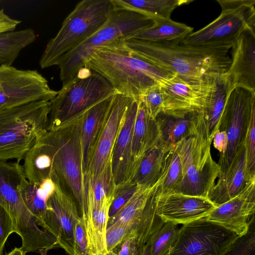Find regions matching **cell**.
<instances>
[{"mask_svg":"<svg viewBox=\"0 0 255 255\" xmlns=\"http://www.w3.org/2000/svg\"><path fill=\"white\" fill-rule=\"evenodd\" d=\"M84 67L103 76L116 93L136 100L148 89L175 75L133 53L126 46L125 38L101 47L89 58Z\"/></svg>","mask_w":255,"mask_h":255,"instance_id":"1","label":"cell"},{"mask_svg":"<svg viewBox=\"0 0 255 255\" xmlns=\"http://www.w3.org/2000/svg\"><path fill=\"white\" fill-rule=\"evenodd\" d=\"M133 53L173 74L200 79L224 74L231 64L227 46H193L180 42H152L125 39Z\"/></svg>","mask_w":255,"mask_h":255,"instance_id":"2","label":"cell"},{"mask_svg":"<svg viewBox=\"0 0 255 255\" xmlns=\"http://www.w3.org/2000/svg\"><path fill=\"white\" fill-rule=\"evenodd\" d=\"M212 142L202 112L194 114L188 134L174 145L183 173L178 193L208 198L221 172L211 155Z\"/></svg>","mask_w":255,"mask_h":255,"instance_id":"3","label":"cell"},{"mask_svg":"<svg viewBox=\"0 0 255 255\" xmlns=\"http://www.w3.org/2000/svg\"><path fill=\"white\" fill-rule=\"evenodd\" d=\"M82 115L56 130L46 131L40 138L49 148L54 171L60 179L65 180L72 192L85 226L88 219V205L83 172Z\"/></svg>","mask_w":255,"mask_h":255,"instance_id":"4","label":"cell"},{"mask_svg":"<svg viewBox=\"0 0 255 255\" xmlns=\"http://www.w3.org/2000/svg\"><path fill=\"white\" fill-rule=\"evenodd\" d=\"M114 10L112 0L79 2L47 43L40 59L41 68L57 66L64 56L100 29Z\"/></svg>","mask_w":255,"mask_h":255,"instance_id":"5","label":"cell"},{"mask_svg":"<svg viewBox=\"0 0 255 255\" xmlns=\"http://www.w3.org/2000/svg\"><path fill=\"white\" fill-rule=\"evenodd\" d=\"M50 106L41 100L0 111V160L23 159L47 131Z\"/></svg>","mask_w":255,"mask_h":255,"instance_id":"6","label":"cell"},{"mask_svg":"<svg viewBox=\"0 0 255 255\" xmlns=\"http://www.w3.org/2000/svg\"><path fill=\"white\" fill-rule=\"evenodd\" d=\"M116 92L99 73L83 67L68 81L51 102L47 131L74 121L96 104Z\"/></svg>","mask_w":255,"mask_h":255,"instance_id":"7","label":"cell"},{"mask_svg":"<svg viewBox=\"0 0 255 255\" xmlns=\"http://www.w3.org/2000/svg\"><path fill=\"white\" fill-rule=\"evenodd\" d=\"M25 179L19 162L0 160V204L9 214L15 232L21 238V249L25 253H40L50 246L53 237L39 227L36 218L23 201L21 189Z\"/></svg>","mask_w":255,"mask_h":255,"instance_id":"8","label":"cell"},{"mask_svg":"<svg viewBox=\"0 0 255 255\" xmlns=\"http://www.w3.org/2000/svg\"><path fill=\"white\" fill-rule=\"evenodd\" d=\"M155 21L135 11L115 8L100 29L61 58L57 65L61 81L65 82L75 76L102 46L117 39L128 38L152 25Z\"/></svg>","mask_w":255,"mask_h":255,"instance_id":"9","label":"cell"},{"mask_svg":"<svg viewBox=\"0 0 255 255\" xmlns=\"http://www.w3.org/2000/svg\"><path fill=\"white\" fill-rule=\"evenodd\" d=\"M220 15L180 43L193 46H227L233 44L247 28L255 26V0H217Z\"/></svg>","mask_w":255,"mask_h":255,"instance_id":"10","label":"cell"},{"mask_svg":"<svg viewBox=\"0 0 255 255\" xmlns=\"http://www.w3.org/2000/svg\"><path fill=\"white\" fill-rule=\"evenodd\" d=\"M238 236L206 217L184 224L166 255H223Z\"/></svg>","mask_w":255,"mask_h":255,"instance_id":"11","label":"cell"},{"mask_svg":"<svg viewBox=\"0 0 255 255\" xmlns=\"http://www.w3.org/2000/svg\"><path fill=\"white\" fill-rule=\"evenodd\" d=\"M57 92L37 70L0 65V111L33 101H51Z\"/></svg>","mask_w":255,"mask_h":255,"instance_id":"12","label":"cell"},{"mask_svg":"<svg viewBox=\"0 0 255 255\" xmlns=\"http://www.w3.org/2000/svg\"><path fill=\"white\" fill-rule=\"evenodd\" d=\"M162 179L152 186H141L128 201L113 216L107 226L115 223L127 226L136 236L141 248L165 223L156 213V194Z\"/></svg>","mask_w":255,"mask_h":255,"instance_id":"13","label":"cell"},{"mask_svg":"<svg viewBox=\"0 0 255 255\" xmlns=\"http://www.w3.org/2000/svg\"><path fill=\"white\" fill-rule=\"evenodd\" d=\"M51 177L55 183V189L47 200L45 215L38 226L56 238L59 248L73 255L76 226L80 215L75 202L63 189L54 171Z\"/></svg>","mask_w":255,"mask_h":255,"instance_id":"14","label":"cell"},{"mask_svg":"<svg viewBox=\"0 0 255 255\" xmlns=\"http://www.w3.org/2000/svg\"><path fill=\"white\" fill-rule=\"evenodd\" d=\"M255 108V92L243 88L233 89L229 94L220 122L219 130L226 131V151L218 162L221 173L229 166L238 147L244 140L250 116Z\"/></svg>","mask_w":255,"mask_h":255,"instance_id":"15","label":"cell"},{"mask_svg":"<svg viewBox=\"0 0 255 255\" xmlns=\"http://www.w3.org/2000/svg\"><path fill=\"white\" fill-rule=\"evenodd\" d=\"M211 76L196 79L175 75L162 82L159 84L163 96L161 114L183 118L201 111L208 92Z\"/></svg>","mask_w":255,"mask_h":255,"instance_id":"16","label":"cell"},{"mask_svg":"<svg viewBox=\"0 0 255 255\" xmlns=\"http://www.w3.org/2000/svg\"><path fill=\"white\" fill-rule=\"evenodd\" d=\"M132 98L116 93L105 117L91 154L85 177H94L99 174L111 159L113 149L124 124Z\"/></svg>","mask_w":255,"mask_h":255,"instance_id":"17","label":"cell"},{"mask_svg":"<svg viewBox=\"0 0 255 255\" xmlns=\"http://www.w3.org/2000/svg\"><path fill=\"white\" fill-rule=\"evenodd\" d=\"M158 189L156 213L164 223L184 224L207 217L217 207L207 197L177 192L161 194Z\"/></svg>","mask_w":255,"mask_h":255,"instance_id":"18","label":"cell"},{"mask_svg":"<svg viewBox=\"0 0 255 255\" xmlns=\"http://www.w3.org/2000/svg\"><path fill=\"white\" fill-rule=\"evenodd\" d=\"M231 49V64L224 74L231 90L240 87L255 92V26L245 29Z\"/></svg>","mask_w":255,"mask_h":255,"instance_id":"19","label":"cell"},{"mask_svg":"<svg viewBox=\"0 0 255 255\" xmlns=\"http://www.w3.org/2000/svg\"><path fill=\"white\" fill-rule=\"evenodd\" d=\"M255 212V180H253L239 194L217 206L206 218L240 236L248 231Z\"/></svg>","mask_w":255,"mask_h":255,"instance_id":"20","label":"cell"},{"mask_svg":"<svg viewBox=\"0 0 255 255\" xmlns=\"http://www.w3.org/2000/svg\"><path fill=\"white\" fill-rule=\"evenodd\" d=\"M253 180H255V175L249 169L244 140L229 166L220 173L208 198L217 207L237 196Z\"/></svg>","mask_w":255,"mask_h":255,"instance_id":"21","label":"cell"},{"mask_svg":"<svg viewBox=\"0 0 255 255\" xmlns=\"http://www.w3.org/2000/svg\"><path fill=\"white\" fill-rule=\"evenodd\" d=\"M137 107L138 101L134 99L128 109L124 124L113 149L111 166L116 186L130 180L132 168V136Z\"/></svg>","mask_w":255,"mask_h":255,"instance_id":"22","label":"cell"},{"mask_svg":"<svg viewBox=\"0 0 255 255\" xmlns=\"http://www.w3.org/2000/svg\"><path fill=\"white\" fill-rule=\"evenodd\" d=\"M137 101L138 107L132 136V168L129 181L134 174L144 154L159 134L156 120L149 117L143 104Z\"/></svg>","mask_w":255,"mask_h":255,"instance_id":"23","label":"cell"},{"mask_svg":"<svg viewBox=\"0 0 255 255\" xmlns=\"http://www.w3.org/2000/svg\"><path fill=\"white\" fill-rule=\"evenodd\" d=\"M114 95L96 104L82 115L81 140L83 153V172L84 176L88 168L97 137L111 106Z\"/></svg>","mask_w":255,"mask_h":255,"instance_id":"24","label":"cell"},{"mask_svg":"<svg viewBox=\"0 0 255 255\" xmlns=\"http://www.w3.org/2000/svg\"><path fill=\"white\" fill-rule=\"evenodd\" d=\"M173 146L163 139L159 131L155 142L144 154L130 181L141 186L155 185L161 176L166 155Z\"/></svg>","mask_w":255,"mask_h":255,"instance_id":"25","label":"cell"},{"mask_svg":"<svg viewBox=\"0 0 255 255\" xmlns=\"http://www.w3.org/2000/svg\"><path fill=\"white\" fill-rule=\"evenodd\" d=\"M224 74L210 77L208 92L201 111L208 125L209 138L212 140L215 132L219 129L221 115L227 97L231 91Z\"/></svg>","mask_w":255,"mask_h":255,"instance_id":"26","label":"cell"},{"mask_svg":"<svg viewBox=\"0 0 255 255\" xmlns=\"http://www.w3.org/2000/svg\"><path fill=\"white\" fill-rule=\"evenodd\" d=\"M22 165L25 178L39 183L51 177L54 171L51 155L46 144L40 138L26 152Z\"/></svg>","mask_w":255,"mask_h":255,"instance_id":"27","label":"cell"},{"mask_svg":"<svg viewBox=\"0 0 255 255\" xmlns=\"http://www.w3.org/2000/svg\"><path fill=\"white\" fill-rule=\"evenodd\" d=\"M193 31V27L171 19L156 20L152 25L126 39L160 43L181 42Z\"/></svg>","mask_w":255,"mask_h":255,"instance_id":"28","label":"cell"},{"mask_svg":"<svg viewBox=\"0 0 255 255\" xmlns=\"http://www.w3.org/2000/svg\"><path fill=\"white\" fill-rule=\"evenodd\" d=\"M115 9L135 11L154 20L171 19L177 7L192 0H112Z\"/></svg>","mask_w":255,"mask_h":255,"instance_id":"29","label":"cell"},{"mask_svg":"<svg viewBox=\"0 0 255 255\" xmlns=\"http://www.w3.org/2000/svg\"><path fill=\"white\" fill-rule=\"evenodd\" d=\"M55 189V183L50 177L39 183H32L25 179L21 193L23 201L38 224L43 219L47 208V200Z\"/></svg>","mask_w":255,"mask_h":255,"instance_id":"30","label":"cell"},{"mask_svg":"<svg viewBox=\"0 0 255 255\" xmlns=\"http://www.w3.org/2000/svg\"><path fill=\"white\" fill-rule=\"evenodd\" d=\"M85 181L88 217L92 211L100 209L107 199L114 195L116 186L112 174L111 159L99 174L94 177H85Z\"/></svg>","mask_w":255,"mask_h":255,"instance_id":"31","label":"cell"},{"mask_svg":"<svg viewBox=\"0 0 255 255\" xmlns=\"http://www.w3.org/2000/svg\"><path fill=\"white\" fill-rule=\"evenodd\" d=\"M36 39L31 28L0 33V65L12 66L20 51Z\"/></svg>","mask_w":255,"mask_h":255,"instance_id":"32","label":"cell"},{"mask_svg":"<svg viewBox=\"0 0 255 255\" xmlns=\"http://www.w3.org/2000/svg\"><path fill=\"white\" fill-rule=\"evenodd\" d=\"M162 182L158 187L161 194L178 193L183 180L181 164L174 146L166 155L161 172Z\"/></svg>","mask_w":255,"mask_h":255,"instance_id":"33","label":"cell"},{"mask_svg":"<svg viewBox=\"0 0 255 255\" xmlns=\"http://www.w3.org/2000/svg\"><path fill=\"white\" fill-rule=\"evenodd\" d=\"M193 114L183 118H175L162 114L165 117L157 118L156 121L163 139L168 144L173 145L186 136L189 132Z\"/></svg>","mask_w":255,"mask_h":255,"instance_id":"34","label":"cell"},{"mask_svg":"<svg viewBox=\"0 0 255 255\" xmlns=\"http://www.w3.org/2000/svg\"><path fill=\"white\" fill-rule=\"evenodd\" d=\"M179 233L177 224L165 222L148 240L149 255H166L177 241Z\"/></svg>","mask_w":255,"mask_h":255,"instance_id":"35","label":"cell"},{"mask_svg":"<svg viewBox=\"0 0 255 255\" xmlns=\"http://www.w3.org/2000/svg\"><path fill=\"white\" fill-rule=\"evenodd\" d=\"M223 255H255V218L254 215L247 232L238 236Z\"/></svg>","mask_w":255,"mask_h":255,"instance_id":"36","label":"cell"},{"mask_svg":"<svg viewBox=\"0 0 255 255\" xmlns=\"http://www.w3.org/2000/svg\"><path fill=\"white\" fill-rule=\"evenodd\" d=\"M138 100L143 104L147 113L152 119L156 120L162 113L163 96L159 85L148 89Z\"/></svg>","mask_w":255,"mask_h":255,"instance_id":"37","label":"cell"},{"mask_svg":"<svg viewBox=\"0 0 255 255\" xmlns=\"http://www.w3.org/2000/svg\"><path fill=\"white\" fill-rule=\"evenodd\" d=\"M141 185L129 181L116 186L114 199L111 205L109 218L116 214L133 196Z\"/></svg>","mask_w":255,"mask_h":255,"instance_id":"38","label":"cell"},{"mask_svg":"<svg viewBox=\"0 0 255 255\" xmlns=\"http://www.w3.org/2000/svg\"><path fill=\"white\" fill-rule=\"evenodd\" d=\"M244 142L249 169L251 174L255 175V108L250 116Z\"/></svg>","mask_w":255,"mask_h":255,"instance_id":"39","label":"cell"},{"mask_svg":"<svg viewBox=\"0 0 255 255\" xmlns=\"http://www.w3.org/2000/svg\"><path fill=\"white\" fill-rule=\"evenodd\" d=\"M131 232L127 226L115 223L107 227L106 246L107 252H113Z\"/></svg>","mask_w":255,"mask_h":255,"instance_id":"40","label":"cell"},{"mask_svg":"<svg viewBox=\"0 0 255 255\" xmlns=\"http://www.w3.org/2000/svg\"><path fill=\"white\" fill-rule=\"evenodd\" d=\"M15 230L12 220L6 209L0 204V255H2L8 237Z\"/></svg>","mask_w":255,"mask_h":255,"instance_id":"41","label":"cell"},{"mask_svg":"<svg viewBox=\"0 0 255 255\" xmlns=\"http://www.w3.org/2000/svg\"><path fill=\"white\" fill-rule=\"evenodd\" d=\"M73 255H90L85 226L81 218L79 219L76 226Z\"/></svg>","mask_w":255,"mask_h":255,"instance_id":"42","label":"cell"},{"mask_svg":"<svg viewBox=\"0 0 255 255\" xmlns=\"http://www.w3.org/2000/svg\"><path fill=\"white\" fill-rule=\"evenodd\" d=\"M141 249L135 233L131 232L113 252L118 255H139Z\"/></svg>","mask_w":255,"mask_h":255,"instance_id":"43","label":"cell"},{"mask_svg":"<svg viewBox=\"0 0 255 255\" xmlns=\"http://www.w3.org/2000/svg\"><path fill=\"white\" fill-rule=\"evenodd\" d=\"M20 23L21 21L9 17L3 9H0V33L14 30Z\"/></svg>","mask_w":255,"mask_h":255,"instance_id":"44","label":"cell"},{"mask_svg":"<svg viewBox=\"0 0 255 255\" xmlns=\"http://www.w3.org/2000/svg\"><path fill=\"white\" fill-rule=\"evenodd\" d=\"M212 141L214 147L220 152V154L225 153L228 145V136L226 131L216 130L213 134Z\"/></svg>","mask_w":255,"mask_h":255,"instance_id":"45","label":"cell"},{"mask_svg":"<svg viewBox=\"0 0 255 255\" xmlns=\"http://www.w3.org/2000/svg\"><path fill=\"white\" fill-rule=\"evenodd\" d=\"M26 253L21 248H15L11 252L5 255H25Z\"/></svg>","mask_w":255,"mask_h":255,"instance_id":"46","label":"cell"},{"mask_svg":"<svg viewBox=\"0 0 255 255\" xmlns=\"http://www.w3.org/2000/svg\"><path fill=\"white\" fill-rule=\"evenodd\" d=\"M149 246L148 242L142 248L139 255H149Z\"/></svg>","mask_w":255,"mask_h":255,"instance_id":"47","label":"cell"}]
</instances>
